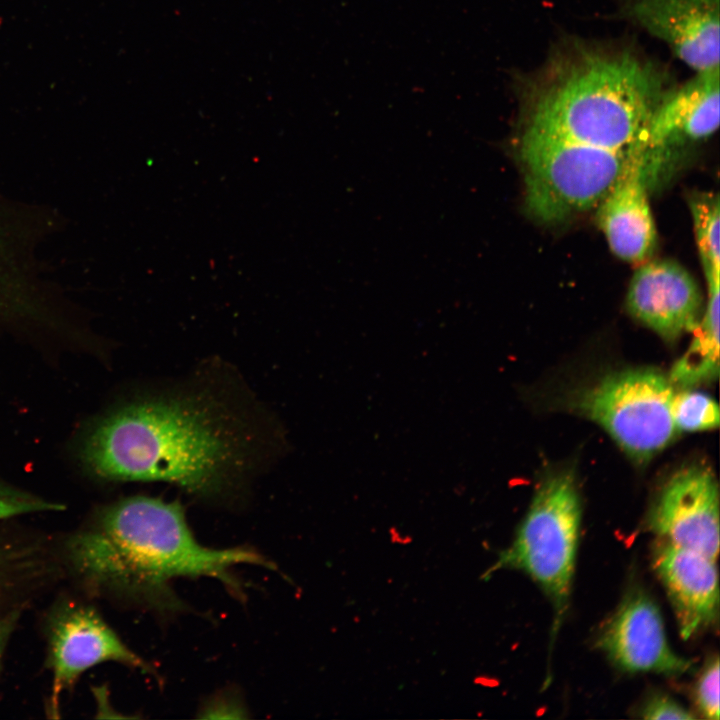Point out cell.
Masks as SVG:
<instances>
[{"mask_svg":"<svg viewBox=\"0 0 720 720\" xmlns=\"http://www.w3.org/2000/svg\"><path fill=\"white\" fill-rule=\"evenodd\" d=\"M660 539L716 560L719 553V492L714 474L692 465L674 473L648 514Z\"/></svg>","mask_w":720,"mask_h":720,"instance_id":"cell-8","label":"cell"},{"mask_svg":"<svg viewBox=\"0 0 720 720\" xmlns=\"http://www.w3.org/2000/svg\"><path fill=\"white\" fill-rule=\"evenodd\" d=\"M647 152L643 141L630 149L616 184L597 206V221L612 252L643 263L652 254L656 229L647 194Z\"/></svg>","mask_w":720,"mask_h":720,"instance_id":"cell-12","label":"cell"},{"mask_svg":"<svg viewBox=\"0 0 720 720\" xmlns=\"http://www.w3.org/2000/svg\"><path fill=\"white\" fill-rule=\"evenodd\" d=\"M708 285L704 316L694 328L688 350L672 367L669 379L673 385L688 388L711 381L719 374V290L720 281Z\"/></svg>","mask_w":720,"mask_h":720,"instance_id":"cell-16","label":"cell"},{"mask_svg":"<svg viewBox=\"0 0 720 720\" xmlns=\"http://www.w3.org/2000/svg\"><path fill=\"white\" fill-rule=\"evenodd\" d=\"M696 244L706 281H720V208L719 196L713 193L690 199Z\"/></svg>","mask_w":720,"mask_h":720,"instance_id":"cell-17","label":"cell"},{"mask_svg":"<svg viewBox=\"0 0 720 720\" xmlns=\"http://www.w3.org/2000/svg\"><path fill=\"white\" fill-rule=\"evenodd\" d=\"M580 522L581 503L573 475L548 476L536 489L512 544L493 567L528 574L551 600L559 621L571 593Z\"/></svg>","mask_w":720,"mask_h":720,"instance_id":"cell-5","label":"cell"},{"mask_svg":"<svg viewBox=\"0 0 720 720\" xmlns=\"http://www.w3.org/2000/svg\"><path fill=\"white\" fill-rule=\"evenodd\" d=\"M641 717L649 720L695 718L691 712L666 695H655L650 698L641 710Z\"/></svg>","mask_w":720,"mask_h":720,"instance_id":"cell-22","label":"cell"},{"mask_svg":"<svg viewBox=\"0 0 720 720\" xmlns=\"http://www.w3.org/2000/svg\"><path fill=\"white\" fill-rule=\"evenodd\" d=\"M695 703L698 712L710 720L719 719V659L718 656L711 658L695 686Z\"/></svg>","mask_w":720,"mask_h":720,"instance_id":"cell-21","label":"cell"},{"mask_svg":"<svg viewBox=\"0 0 720 720\" xmlns=\"http://www.w3.org/2000/svg\"><path fill=\"white\" fill-rule=\"evenodd\" d=\"M532 88L528 126L610 150L643 141L668 92L654 64L624 51L586 48L557 58Z\"/></svg>","mask_w":720,"mask_h":720,"instance_id":"cell-3","label":"cell"},{"mask_svg":"<svg viewBox=\"0 0 720 720\" xmlns=\"http://www.w3.org/2000/svg\"><path fill=\"white\" fill-rule=\"evenodd\" d=\"M63 508L61 503L46 500L0 480V520Z\"/></svg>","mask_w":720,"mask_h":720,"instance_id":"cell-20","label":"cell"},{"mask_svg":"<svg viewBox=\"0 0 720 720\" xmlns=\"http://www.w3.org/2000/svg\"><path fill=\"white\" fill-rule=\"evenodd\" d=\"M701 302L693 277L669 260L640 265L631 279L626 299L629 312L667 340L694 330Z\"/></svg>","mask_w":720,"mask_h":720,"instance_id":"cell-11","label":"cell"},{"mask_svg":"<svg viewBox=\"0 0 720 720\" xmlns=\"http://www.w3.org/2000/svg\"><path fill=\"white\" fill-rule=\"evenodd\" d=\"M674 385L650 369L609 374L577 399L578 409L599 424L633 460H650L674 438Z\"/></svg>","mask_w":720,"mask_h":720,"instance_id":"cell-6","label":"cell"},{"mask_svg":"<svg viewBox=\"0 0 720 720\" xmlns=\"http://www.w3.org/2000/svg\"><path fill=\"white\" fill-rule=\"evenodd\" d=\"M118 662L151 672L94 609L70 606L54 619L49 630V666L52 671L49 710L58 716L60 698L88 669L104 662Z\"/></svg>","mask_w":720,"mask_h":720,"instance_id":"cell-7","label":"cell"},{"mask_svg":"<svg viewBox=\"0 0 720 720\" xmlns=\"http://www.w3.org/2000/svg\"><path fill=\"white\" fill-rule=\"evenodd\" d=\"M624 14L696 72L719 67V0H628Z\"/></svg>","mask_w":720,"mask_h":720,"instance_id":"cell-10","label":"cell"},{"mask_svg":"<svg viewBox=\"0 0 720 720\" xmlns=\"http://www.w3.org/2000/svg\"><path fill=\"white\" fill-rule=\"evenodd\" d=\"M43 570L39 552L32 547L0 543V603L14 595Z\"/></svg>","mask_w":720,"mask_h":720,"instance_id":"cell-18","label":"cell"},{"mask_svg":"<svg viewBox=\"0 0 720 720\" xmlns=\"http://www.w3.org/2000/svg\"><path fill=\"white\" fill-rule=\"evenodd\" d=\"M719 74V67L698 71L680 88L668 90L647 126V151L703 140L717 130Z\"/></svg>","mask_w":720,"mask_h":720,"instance_id":"cell-14","label":"cell"},{"mask_svg":"<svg viewBox=\"0 0 720 720\" xmlns=\"http://www.w3.org/2000/svg\"><path fill=\"white\" fill-rule=\"evenodd\" d=\"M264 430L247 407L207 386L154 391L90 429L82 459L108 481H161L204 499L243 489L261 459Z\"/></svg>","mask_w":720,"mask_h":720,"instance_id":"cell-1","label":"cell"},{"mask_svg":"<svg viewBox=\"0 0 720 720\" xmlns=\"http://www.w3.org/2000/svg\"><path fill=\"white\" fill-rule=\"evenodd\" d=\"M18 611L7 612L0 616V668L8 641L17 625Z\"/></svg>","mask_w":720,"mask_h":720,"instance_id":"cell-23","label":"cell"},{"mask_svg":"<svg viewBox=\"0 0 720 720\" xmlns=\"http://www.w3.org/2000/svg\"><path fill=\"white\" fill-rule=\"evenodd\" d=\"M598 643L624 671L680 675L692 667L671 649L658 607L641 590L628 593L602 628Z\"/></svg>","mask_w":720,"mask_h":720,"instance_id":"cell-9","label":"cell"},{"mask_svg":"<svg viewBox=\"0 0 720 720\" xmlns=\"http://www.w3.org/2000/svg\"><path fill=\"white\" fill-rule=\"evenodd\" d=\"M652 564L670 599L683 639L715 623L719 612L716 560L659 539Z\"/></svg>","mask_w":720,"mask_h":720,"instance_id":"cell-13","label":"cell"},{"mask_svg":"<svg viewBox=\"0 0 720 720\" xmlns=\"http://www.w3.org/2000/svg\"><path fill=\"white\" fill-rule=\"evenodd\" d=\"M631 148L604 149L528 126L521 157L529 211L554 223L597 207L621 176Z\"/></svg>","mask_w":720,"mask_h":720,"instance_id":"cell-4","label":"cell"},{"mask_svg":"<svg viewBox=\"0 0 720 720\" xmlns=\"http://www.w3.org/2000/svg\"><path fill=\"white\" fill-rule=\"evenodd\" d=\"M35 281L33 238L21 208L0 199V317L11 316Z\"/></svg>","mask_w":720,"mask_h":720,"instance_id":"cell-15","label":"cell"},{"mask_svg":"<svg viewBox=\"0 0 720 720\" xmlns=\"http://www.w3.org/2000/svg\"><path fill=\"white\" fill-rule=\"evenodd\" d=\"M671 409L677 430L698 432L719 425L718 404L705 393L689 390L675 393Z\"/></svg>","mask_w":720,"mask_h":720,"instance_id":"cell-19","label":"cell"},{"mask_svg":"<svg viewBox=\"0 0 720 720\" xmlns=\"http://www.w3.org/2000/svg\"><path fill=\"white\" fill-rule=\"evenodd\" d=\"M66 554L73 571L90 588L162 613L184 607L171 587L174 579L212 577L240 594L231 573L234 566L273 569L270 561L249 548L202 545L179 502L143 495L106 506L88 527L70 537Z\"/></svg>","mask_w":720,"mask_h":720,"instance_id":"cell-2","label":"cell"}]
</instances>
